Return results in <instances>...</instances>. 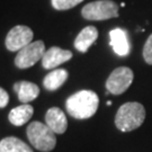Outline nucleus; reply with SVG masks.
<instances>
[{
  "label": "nucleus",
  "instance_id": "13",
  "mask_svg": "<svg viewBox=\"0 0 152 152\" xmlns=\"http://www.w3.org/2000/svg\"><path fill=\"white\" fill-rule=\"evenodd\" d=\"M33 114H34L33 106H31L29 104H23L20 106L11 109L9 112V115H8V118L12 125L22 126L31 120Z\"/></svg>",
  "mask_w": 152,
  "mask_h": 152
},
{
  "label": "nucleus",
  "instance_id": "12",
  "mask_svg": "<svg viewBox=\"0 0 152 152\" xmlns=\"http://www.w3.org/2000/svg\"><path fill=\"white\" fill-rule=\"evenodd\" d=\"M14 90L18 95L19 102L23 104H28L36 99L39 95V88L37 85L29 81H19L14 85Z\"/></svg>",
  "mask_w": 152,
  "mask_h": 152
},
{
  "label": "nucleus",
  "instance_id": "8",
  "mask_svg": "<svg viewBox=\"0 0 152 152\" xmlns=\"http://www.w3.org/2000/svg\"><path fill=\"white\" fill-rule=\"evenodd\" d=\"M72 52L68 50H62L58 46H52L51 49L45 51L44 56L42 59V65L44 69H54L58 65L71 60Z\"/></svg>",
  "mask_w": 152,
  "mask_h": 152
},
{
  "label": "nucleus",
  "instance_id": "18",
  "mask_svg": "<svg viewBox=\"0 0 152 152\" xmlns=\"http://www.w3.org/2000/svg\"><path fill=\"white\" fill-rule=\"evenodd\" d=\"M9 102V96L5 89L0 87V108H5Z\"/></svg>",
  "mask_w": 152,
  "mask_h": 152
},
{
  "label": "nucleus",
  "instance_id": "2",
  "mask_svg": "<svg viewBox=\"0 0 152 152\" xmlns=\"http://www.w3.org/2000/svg\"><path fill=\"white\" fill-rule=\"evenodd\" d=\"M145 118L144 106L136 102L122 105L115 116V125L122 132H131L139 129Z\"/></svg>",
  "mask_w": 152,
  "mask_h": 152
},
{
  "label": "nucleus",
  "instance_id": "3",
  "mask_svg": "<svg viewBox=\"0 0 152 152\" xmlns=\"http://www.w3.org/2000/svg\"><path fill=\"white\" fill-rule=\"evenodd\" d=\"M26 134L31 144L38 151L50 152L55 148V133L46 124L41 122H33L28 125Z\"/></svg>",
  "mask_w": 152,
  "mask_h": 152
},
{
  "label": "nucleus",
  "instance_id": "5",
  "mask_svg": "<svg viewBox=\"0 0 152 152\" xmlns=\"http://www.w3.org/2000/svg\"><path fill=\"white\" fill-rule=\"evenodd\" d=\"M45 53V44L43 41H35L18 51L15 58V65L19 69H27L42 60Z\"/></svg>",
  "mask_w": 152,
  "mask_h": 152
},
{
  "label": "nucleus",
  "instance_id": "1",
  "mask_svg": "<svg viewBox=\"0 0 152 152\" xmlns=\"http://www.w3.org/2000/svg\"><path fill=\"white\" fill-rule=\"evenodd\" d=\"M99 98L91 90H81L66 99L65 107L68 113L77 120H87L96 114Z\"/></svg>",
  "mask_w": 152,
  "mask_h": 152
},
{
  "label": "nucleus",
  "instance_id": "7",
  "mask_svg": "<svg viewBox=\"0 0 152 152\" xmlns=\"http://www.w3.org/2000/svg\"><path fill=\"white\" fill-rule=\"evenodd\" d=\"M33 37H34V33L28 26H24V25L15 26L11 28L6 36V48L11 52H15V51L18 52L23 48L32 43Z\"/></svg>",
  "mask_w": 152,
  "mask_h": 152
},
{
  "label": "nucleus",
  "instance_id": "6",
  "mask_svg": "<svg viewBox=\"0 0 152 152\" xmlns=\"http://www.w3.org/2000/svg\"><path fill=\"white\" fill-rule=\"evenodd\" d=\"M133 71L127 66H120L115 69L106 81V89L113 95H121L126 91L133 82Z\"/></svg>",
  "mask_w": 152,
  "mask_h": 152
},
{
  "label": "nucleus",
  "instance_id": "4",
  "mask_svg": "<svg viewBox=\"0 0 152 152\" xmlns=\"http://www.w3.org/2000/svg\"><path fill=\"white\" fill-rule=\"evenodd\" d=\"M81 15L87 20H106L118 17V6L112 0H98L86 5Z\"/></svg>",
  "mask_w": 152,
  "mask_h": 152
},
{
  "label": "nucleus",
  "instance_id": "16",
  "mask_svg": "<svg viewBox=\"0 0 152 152\" xmlns=\"http://www.w3.org/2000/svg\"><path fill=\"white\" fill-rule=\"evenodd\" d=\"M83 0H51L53 8L56 10H68L77 5H79Z\"/></svg>",
  "mask_w": 152,
  "mask_h": 152
},
{
  "label": "nucleus",
  "instance_id": "11",
  "mask_svg": "<svg viewBox=\"0 0 152 152\" xmlns=\"http://www.w3.org/2000/svg\"><path fill=\"white\" fill-rule=\"evenodd\" d=\"M98 37V31L95 26H87L78 34L75 41V48L81 53H86L89 48L96 42Z\"/></svg>",
  "mask_w": 152,
  "mask_h": 152
},
{
  "label": "nucleus",
  "instance_id": "14",
  "mask_svg": "<svg viewBox=\"0 0 152 152\" xmlns=\"http://www.w3.org/2000/svg\"><path fill=\"white\" fill-rule=\"evenodd\" d=\"M68 71L65 69H56L51 71L46 75L43 80V86L49 91H55L66 81L68 79Z\"/></svg>",
  "mask_w": 152,
  "mask_h": 152
},
{
  "label": "nucleus",
  "instance_id": "17",
  "mask_svg": "<svg viewBox=\"0 0 152 152\" xmlns=\"http://www.w3.org/2000/svg\"><path fill=\"white\" fill-rule=\"evenodd\" d=\"M143 58L148 64L152 65V34L149 36L143 48Z\"/></svg>",
  "mask_w": 152,
  "mask_h": 152
},
{
  "label": "nucleus",
  "instance_id": "19",
  "mask_svg": "<svg viewBox=\"0 0 152 152\" xmlns=\"http://www.w3.org/2000/svg\"><path fill=\"white\" fill-rule=\"evenodd\" d=\"M107 105H108V106H110V105H112V102H110V100H108V102H107Z\"/></svg>",
  "mask_w": 152,
  "mask_h": 152
},
{
  "label": "nucleus",
  "instance_id": "10",
  "mask_svg": "<svg viewBox=\"0 0 152 152\" xmlns=\"http://www.w3.org/2000/svg\"><path fill=\"white\" fill-rule=\"evenodd\" d=\"M45 122H46V125L54 132L55 134L64 133L66 131V127H68L66 116L58 107H52L46 112Z\"/></svg>",
  "mask_w": 152,
  "mask_h": 152
},
{
  "label": "nucleus",
  "instance_id": "9",
  "mask_svg": "<svg viewBox=\"0 0 152 152\" xmlns=\"http://www.w3.org/2000/svg\"><path fill=\"white\" fill-rule=\"evenodd\" d=\"M109 38H110V46L113 48L114 52L120 56H126L130 53L131 46L127 34L122 28H115L109 32Z\"/></svg>",
  "mask_w": 152,
  "mask_h": 152
},
{
  "label": "nucleus",
  "instance_id": "15",
  "mask_svg": "<svg viewBox=\"0 0 152 152\" xmlns=\"http://www.w3.org/2000/svg\"><path fill=\"white\" fill-rule=\"evenodd\" d=\"M0 152H33V150L20 139L8 136L0 141Z\"/></svg>",
  "mask_w": 152,
  "mask_h": 152
}]
</instances>
